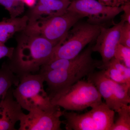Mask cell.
Wrapping results in <instances>:
<instances>
[{"instance_id":"cell-4","label":"cell","mask_w":130,"mask_h":130,"mask_svg":"<svg viewBox=\"0 0 130 130\" xmlns=\"http://www.w3.org/2000/svg\"><path fill=\"white\" fill-rule=\"evenodd\" d=\"M100 31V26L87 21H78L68 31L64 41L57 45L50 60L75 58L87 45L95 41Z\"/></svg>"},{"instance_id":"cell-19","label":"cell","mask_w":130,"mask_h":130,"mask_svg":"<svg viewBox=\"0 0 130 130\" xmlns=\"http://www.w3.org/2000/svg\"><path fill=\"white\" fill-rule=\"evenodd\" d=\"M0 5L5 8L12 18L18 17L25 11V4L22 0H0Z\"/></svg>"},{"instance_id":"cell-25","label":"cell","mask_w":130,"mask_h":130,"mask_svg":"<svg viewBox=\"0 0 130 130\" xmlns=\"http://www.w3.org/2000/svg\"><path fill=\"white\" fill-rule=\"evenodd\" d=\"M37 0H22L25 5L31 8L36 4Z\"/></svg>"},{"instance_id":"cell-24","label":"cell","mask_w":130,"mask_h":130,"mask_svg":"<svg viewBox=\"0 0 130 130\" xmlns=\"http://www.w3.org/2000/svg\"><path fill=\"white\" fill-rule=\"evenodd\" d=\"M123 9V14L121 16V20L130 23V2L121 7Z\"/></svg>"},{"instance_id":"cell-8","label":"cell","mask_w":130,"mask_h":130,"mask_svg":"<svg viewBox=\"0 0 130 130\" xmlns=\"http://www.w3.org/2000/svg\"><path fill=\"white\" fill-rule=\"evenodd\" d=\"M67 10L76 13L82 18H87L89 23L104 27L112 23L115 17L123 12L121 7L105 6L97 0H73Z\"/></svg>"},{"instance_id":"cell-16","label":"cell","mask_w":130,"mask_h":130,"mask_svg":"<svg viewBox=\"0 0 130 130\" xmlns=\"http://www.w3.org/2000/svg\"><path fill=\"white\" fill-rule=\"evenodd\" d=\"M105 75L109 79L120 84L130 86V68L113 58L104 69Z\"/></svg>"},{"instance_id":"cell-21","label":"cell","mask_w":130,"mask_h":130,"mask_svg":"<svg viewBox=\"0 0 130 130\" xmlns=\"http://www.w3.org/2000/svg\"><path fill=\"white\" fill-rule=\"evenodd\" d=\"M119 44L130 48V23L125 22L120 31Z\"/></svg>"},{"instance_id":"cell-6","label":"cell","mask_w":130,"mask_h":130,"mask_svg":"<svg viewBox=\"0 0 130 130\" xmlns=\"http://www.w3.org/2000/svg\"><path fill=\"white\" fill-rule=\"evenodd\" d=\"M82 19L76 13L67 10L61 15L28 24L24 30L58 44L64 41L71 28Z\"/></svg>"},{"instance_id":"cell-13","label":"cell","mask_w":130,"mask_h":130,"mask_svg":"<svg viewBox=\"0 0 130 130\" xmlns=\"http://www.w3.org/2000/svg\"><path fill=\"white\" fill-rule=\"evenodd\" d=\"M63 116L66 120L65 128L67 130H98L89 111L79 114L73 111H63Z\"/></svg>"},{"instance_id":"cell-17","label":"cell","mask_w":130,"mask_h":130,"mask_svg":"<svg viewBox=\"0 0 130 130\" xmlns=\"http://www.w3.org/2000/svg\"><path fill=\"white\" fill-rule=\"evenodd\" d=\"M19 82V77L13 72L8 63L4 62L0 68V102L12 86H17Z\"/></svg>"},{"instance_id":"cell-3","label":"cell","mask_w":130,"mask_h":130,"mask_svg":"<svg viewBox=\"0 0 130 130\" xmlns=\"http://www.w3.org/2000/svg\"><path fill=\"white\" fill-rule=\"evenodd\" d=\"M19 79L18 85L12 90L13 94L22 108L29 111L34 108L52 111L60 108L51 103L44 90V81L41 74H25Z\"/></svg>"},{"instance_id":"cell-7","label":"cell","mask_w":130,"mask_h":130,"mask_svg":"<svg viewBox=\"0 0 130 130\" xmlns=\"http://www.w3.org/2000/svg\"><path fill=\"white\" fill-rule=\"evenodd\" d=\"M88 77V81L95 86L105 103L115 111L117 112L123 106L129 104L130 86L109 79L105 75L104 69L94 72Z\"/></svg>"},{"instance_id":"cell-9","label":"cell","mask_w":130,"mask_h":130,"mask_svg":"<svg viewBox=\"0 0 130 130\" xmlns=\"http://www.w3.org/2000/svg\"><path fill=\"white\" fill-rule=\"evenodd\" d=\"M24 113L20 120L19 130H60L64 121H61L63 111L59 108L49 111L39 108Z\"/></svg>"},{"instance_id":"cell-12","label":"cell","mask_w":130,"mask_h":130,"mask_svg":"<svg viewBox=\"0 0 130 130\" xmlns=\"http://www.w3.org/2000/svg\"><path fill=\"white\" fill-rule=\"evenodd\" d=\"M12 88L0 102V130H15V125L24 114L14 99Z\"/></svg>"},{"instance_id":"cell-11","label":"cell","mask_w":130,"mask_h":130,"mask_svg":"<svg viewBox=\"0 0 130 130\" xmlns=\"http://www.w3.org/2000/svg\"><path fill=\"white\" fill-rule=\"evenodd\" d=\"M38 2L26 14L28 23L61 15L67 11L70 0H37Z\"/></svg>"},{"instance_id":"cell-20","label":"cell","mask_w":130,"mask_h":130,"mask_svg":"<svg viewBox=\"0 0 130 130\" xmlns=\"http://www.w3.org/2000/svg\"><path fill=\"white\" fill-rule=\"evenodd\" d=\"M114 58L130 68V48L119 43L115 49Z\"/></svg>"},{"instance_id":"cell-18","label":"cell","mask_w":130,"mask_h":130,"mask_svg":"<svg viewBox=\"0 0 130 130\" xmlns=\"http://www.w3.org/2000/svg\"><path fill=\"white\" fill-rule=\"evenodd\" d=\"M119 117L110 130H130V106L124 105L117 111Z\"/></svg>"},{"instance_id":"cell-14","label":"cell","mask_w":130,"mask_h":130,"mask_svg":"<svg viewBox=\"0 0 130 130\" xmlns=\"http://www.w3.org/2000/svg\"><path fill=\"white\" fill-rule=\"evenodd\" d=\"M28 23L26 15L21 17L3 18L0 21V42L5 44L16 33L24 30Z\"/></svg>"},{"instance_id":"cell-15","label":"cell","mask_w":130,"mask_h":130,"mask_svg":"<svg viewBox=\"0 0 130 130\" xmlns=\"http://www.w3.org/2000/svg\"><path fill=\"white\" fill-rule=\"evenodd\" d=\"M91 108L89 111L98 130H110L114 123L115 111L102 102Z\"/></svg>"},{"instance_id":"cell-1","label":"cell","mask_w":130,"mask_h":130,"mask_svg":"<svg viewBox=\"0 0 130 130\" xmlns=\"http://www.w3.org/2000/svg\"><path fill=\"white\" fill-rule=\"evenodd\" d=\"M92 45H90L74 58L55 59L42 65L39 71L48 86L50 100L67 90L73 85L102 69V61L92 56Z\"/></svg>"},{"instance_id":"cell-2","label":"cell","mask_w":130,"mask_h":130,"mask_svg":"<svg viewBox=\"0 0 130 130\" xmlns=\"http://www.w3.org/2000/svg\"><path fill=\"white\" fill-rule=\"evenodd\" d=\"M18 33L17 46L8 63L19 78L39 72L41 67L51 59L58 44L25 30Z\"/></svg>"},{"instance_id":"cell-10","label":"cell","mask_w":130,"mask_h":130,"mask_svg":"<svg viewBox=\"0 0 130 130\" xmlns=\"http://www.w3.org/2000/svg\"><path fill=\"white\" fill-rule=\"evenodd\" d=\"M125 23L121 20L111 27L100 26V31L92 46L93 52H98L101 55L102 63V69H106L109 61L114 58L117 45L119 43L121 27Z\"/></svg>"},{"instance_id":"cell-22","label":"cell","mask_w":130,"mask_h":130,"mask_svg":"<svg viewBox=\"0 0 130 130\" xmlns=\"http://www.w3.org/2000/svg\"><path fill=\"white\" fill-rule=\"evenodd\" d=\"M103 5L111 7H121L130 0H97Z\"/></svg>"},{"instance_id":"cell-23","label":"cell","mask_w":130,"mask_h":130,"mask_svg":"<svg viewBox=\"0 0 130 130\" xmlns=\"http://www.w3.org/2000/svg\"><path fill=\"white\" fill-rule=\"evenodd\" d=\"M14 47L6 46L5 43L0 42V59L7 57L9 59L11 58Z\"/></svg>"},{"instance_id":"cell-5","label":"cell","mask_w":130,"mask_h":130,"mask_svg":"<svg viewBox=\"0 0 130 130\" xmlns=\"http://www.w3.org/2000/svg\"><path fill=\"white\" fill-rule=\"evenodd\" d=\"M102 98L92 83L80 80L50 101L53 105L65 110L81 111L102 102Z\"/></svg>"}]
</instances>
